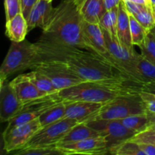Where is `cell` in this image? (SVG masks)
Returning <instances> with one entry per match:
<instances>
[{
	"label": "cell",
	"mask_w": 155,
	"mask_h": 155,
	"mask_svg": "<svg viewBox=\"0 0 155 155\" xmlns=\"http://www.w3.org/2000/svg\"><path fill=\"white\" fill-rule=\"evenodd\" d=\"M34 59L56 62L66 67L85 81L102 82L126 86L129 82L119 72L92 51L53 42L39 40L34 43Z\"/></svg>",
	"instance_id": "6da1fadb"
},
{
	"label": "cell",
	"mask_w": 155,
	"mask_h": 155,
	"mask_svg": "<svg viewBox=\"0 0 155 155\" xmlns=\"http://www.w3.org/2000/svg\"><path fill=\"white\" fill-rule=\"evenodd\" d=\"M83 21L75 0L62 1L57 7L54 8L51 18L42 28L39 40L86 50L83 39Z\"/></svg>",
	"instance_id": "7a4b0ae2"
},
{
	"label": "cell",
	"mask_w": 155,
	"mask_h": 155,
	"mask_svg": "<svg viewBox=\"0 0 155 155\" xmlns=\"http://www.w3.org/2000/svg\"><path fill=\"white\" fill-rule=\"evenodd\" d=\"M140 89L136 86H120L102 82L84 81L75 86L61 89L58 95L63 101H84L105 103L124 95L137 93Z\"/></svg>",
	"instance_id": "3957f363"
},
{
	"label": "cell",
	"mask_w": 155,
	"mask_h": 155,
	"mask_svg": "<svg viewBox=\"0 0 155 155\" xmlns=\"http://www.w3.org/2000/svg\"><path fill=\"white\" fill-rule=\"evenodd\" d=\"M102 30L109 52L113 58L114 69L130 83L140 87L141 82L136 65L138 53L135 49L134 45L127 46L121 43L117 38L113 37L107 30Z\"/></svg>",
	"instance_id": "277c9868"
},
{
	"label": "cell",
	"mask_w": 155,
	"mask_h": 155,
	"mask_svg": "<svg viewBox=\"0 0 155 155\" xmlns=\"http://www.w3.org/2000/svg\"><path fill=\"white\" fill-rule=\"evenodd\" d=\"M36 57L34 43L24 39L22 42H12L7 54L0 68V83L3 85L12 74L30 69Z\"/></svg>",
	"instance_id": "5b68a950"
},
{
	"label": "cell",
	"mask_w": 155,
	"mask_h": 155,
	"mask_svg": "<svg viewBox=\"0 0 155 155\" xmlns=\"http://www.w3.org/2000/svg\"><path fill=\"white\" fill-rule=\"evenodd\" d=\"M145 112L146 110L137 92L120 95L104 104L95 120H120Z\"/></svg>",
	"instance_id": "8992f818"
},
{
	"label": "cell",
	"mask_w": 155,
	"mask_h": 155,
	"mask_svg": "<svg viewBox=\"0 0 155 155\" xmlns=\"http://www.w3.org/2000/svg\"><path fill=\"white\" fill-rule=\"evenodd\" d=\"M78 124L80 122L76 120L64 118L54 124L41 127L30 140L19 150L57 146L65 135Z\"/></svg>",
	"instance_id": "52a82bcc"
},
{
	"label": "cell",
	"mask_w": 155,
	"mask_h": 155,
	"mask_svg": "<svg viewBox=\"0 0 155 155\" xmlns=\"http://www.w3.org/2000/svg\"><path fill=\"white\" fill-rule=\"evenodd\" d=\"M58 92L49 94L24 103L21 111L8 122L7 127L3 133L9 131L16 126L27 124L37 119L50 107L63 101L59 96Z\"/></svg>",
	"instance_id": "ba28073f"
},
{
	"label": "cell",
	"mask_w": 155,
	"mask_h": 155,
	"mask_svg": "<svg viewBox=\"0 0 155 155\" xmlns=\"http://www.w3.org/2000/svg\"><path fill=\"white\" fill-rule=\"evenodd\" d=\"M30 69L37 70L45 74L59 91L85 81L66 67L56 62L34 59Z\"/></svg>",
	"instance_id": "9c48e42d"
},
{
	"label": "cell",
	"mask_w": 155,
	"mask_h": 155,
	"mask_svg": "<svg viewBox=\"0 0 155 155\" xmlns=\"http://www.w3.org/2000/svg\"><path fill=\"white\" fill-rule=\"evenodd\" d=\"M87 124L98 131L100 136L106 138L109 151L136 134L127 129L119 120H94Z\"/></svg>",
	"instance_id": "30bf717a"
},
{
	"label": "cell",
	"mask_w": 155,
	"mask_h": 155,
	"mask_svg": "<svg viewBox=\"0 0 155 155\" xmlns=\"http://www.w3.org/2000/svg\"><path fill=\"white\" fill-rule=\"evenodd\" d=\"M41 127L39 120L37 118L27 124L16 126L2 133L4 151L6 153H13L22 148Z\"/></svg>",
	"instance_id": "8fae6325"
},
{
	"label": "cell",
	"mask_w": 155,
	"mask_h": 155,
	"mask_svg": "<svg viewBox=\"0 0 155 155\" xmlns=\"http://www.w3.org/2000/svg\"><path fill=\"white\" fill-rule=\"evenodd\" d=\"M83 39L87 51L95 53L114 68L113 58L109 52L103 30L99 24L83 21Z\"/></svg>",
	"instance_id": "7c38bea8"
},
{
	"label": "cell",
	"mask_w": 155,
	"mask_h": 155,
	"mask_svg": "<svg viewBox=\"0 0 155 155\" xmlns=\"http://www.w3.org/2000/svg\"><path fill=\"white\" fill-rule=\"evenodd\" d=\"M56 147L63 155H100L109 153L107 141L106 138L102 136L88 138L73 143L61 144Z\"/></svg>",
	"instance_id": "4fadbf2b"
},
{
	"label": "cell",
	"mask_w": 155,
	"mask_h": 155,
	"mask_svg": "<svg viewBox=\"0 0 155 155\" xmlns=\"http://www.w3.org/2000/svg\"><path fill=\"white\" fill-rule=\"evenodd\" d=\"M64 104L65 118L76 120L80 123H89L96 119L104 104L84 101H64Z\"/></svg>",
	"instance_id": "5bb4252c"
},
{
	"label": "cell",
	"mask_w": 155,
	"mask_h": 155,
	"mask_svg": "<svg viewBox=\"0 0 155 155\" xmlns=\"http://www.w3.org/2000/svg\"><path fill=\"white\" fill-rule=\"evenodd\" d=\"M24 103L21 101L9 83L1 85L0 89V119L2 123L8 122L16 116Z\"/></svg>",
	"instance_id": "9a60e30c"
},
{
	"label": "cell",
	"mask_w": 155,
	"mask_h": 155,
	"mask_svg": "<svg viewBox=\"0 0 155 155\" xmlns=\"http://www.w3.org/2000/svg\"><path fill=\"white\" fill-rule=\"evenodd\" d=\"M9 83L21 101L24 103L47 95L38 89L31 80L27 77L26 74L18 76L9 82Z\"/></svg>",
	"instance_id": "2e32d148"
},
{
	"label": "cell",
	"mask_w": 155,
	"mask_h": 155,
	"mask_svg": "<svg viewBox=\"0 0 155 155\" xmlns=\"http://www.w3.org/2000/svg\"><path fill=\"white\" fill-rule=\"evenodd\" d=\"M83 20L91 24H99L106 9L104 0H75Z\"/></svg>",
	"instance_id": "e0dca14e"
},
{
	"label": "cell",
	"mask_w": 155,
	"mask_h": 155,
	"mask_svg": "<svg viewBox=\"0 0 155 155\" xmlns=\"http://www.w3.org/2000/svg\"><path fill=\"white\" fill-rule=\"evenodd\" d=\"M54 8L51 2L47 0H39L30 12L27 18L28 30H33L36 27L43 28L51 18Z\"/></svg>",
	"instance_id": "ac0fdd59"
},
{
	"label": "cell",
	"mask_w": 155,
	"mask_h": 155,
	"mask_svg": "<svg viewBox=\"0 0 155 155\" xmlns=\"http://www.w3.org/2000/svg\"><path fill=\"white\" fill-rule=\"evenodd\" d=\"M28 31L27 21L22 13L6 21L5 34L12 42H19L24 41Z\"/></svg>",
	"instance_id": "d6986e66"
},
{
	"label": "cell",
	"mask_w": 155,
	"mask_h": 155,
	"mask_svg": "<svg viewBox=\"0 0 155 155\" xmlns=\"http://www.w3.org/2000/svg\"><path fill=\"white\" fill-rule=\"evenodd\" d=\"M117 36L121 43L127 46H133L131 41V35H130V15L126 8L123 0L118 6Z\"/></svg>",
	"instance_id": "ffe728a7"
},
{
	"label": "cell",
	"mask_w": 155,
	"mask_h": 155,
	"mask_svg": "<svg viewBox=\"0 0 155 155\" xmlns=\"http://www.w3.org/2000/svg\"><path fill=\"white\" fill-rule=\"evenodd\" d=\"M100 136L98 131L89 126L87 123H80L74 126L60 142L61 144H68L79 142L88 138Z\"/></svg>",
	"instance_id": "44dd1931"
},
{
	"label": "cell",
	"mask_w": 155,
	"mask_h": 155,
	"mask_svg": "<svg viewBox=\"0 0 155 155\" xmlns=\"http://www.w3.org/2000/svg\"><path fill=\"white\" fill-rule=\"evenodd\" d=\"M136 65L141 85L155 81V65L154 64L145 58L142 54L138 53Z\"/></svg>",
	"instance_id": "7402d4cb"
},
{
	"label": "cell",
	"mask_w": 155,
	"mask_h": 155,
	"mask_svg": "<svg viewBox=\"0 0 155 155\" xmlns=\"http://www.w3.org/2000/svg\"><path fill=\"white\" fill-rule=\"evenodd\" d=\"M26 75L38 88V89L45 95L57 93L59 92L58 89L54 86L51 80L40 71L37 70H33L30 72L27 73Z\"/></svg>",
	"instance_id": "603a6c76"
},
{
	"label": "cell",
	"mask_w": 155,
	"mask_h": 155,
	"mask_svg": "<svg viewBox=\"0 0 155 155\" xmlns=\"http://www.w3.org/2000/svg\"><path fill=\"white\" fill-rule=\"evenodd\" d=\"M65 118V104L62 101L44 112L39 117L41 127H43L54 124Z\"/></svg>",
	"instance_id": "cb8c5ba5"
},
{
	"label": "cell",
	"mask_w": 155,
	"mask_h": 155,
	"mask_svg": "<svg viewBox=\"0 0 155 155\" xmlns=\"http://www.w3.org/2000/svg\"><path fill=\"white\" fill-rule=\"evenodd\" d=\"M127 129L134 131L136 133L145 130L148 126L146 112L139 114H134L119 120Z\"/></svg>",
	"instance_id": "d4e9b609"
},
{
	"label": "cell",
	"mask_w": 155,
	"mask_h": 155,
	"mask_svg": "<svg viewBox=\"0 0 155 155\" xmlns=\"http://www.w3.org/2000/svg\"><path fill=\"white\" fill-rule=\"evenodd\" d=\"M118 19V6L106 11L99 21V25L104 30H107L113 37L117 36V25ZM118 39V38H117Z\"/></svg>",
	"instance_id": "484cf974"
},
{
	"label": "cell",
	"mask_w": 155,
	"mask_h": 155,
	"mask_svg": "<svg viewBox=\"0 0 155 155\" xmlns=\"http://www.w3.org/2000/svg\"><path fill=\"white\" fill-rule=\"evenodd\" d=\"M129 15H130V35H131L132 44L134 46L136 45L138 47H140L143 44L147 35L150 31H148L146 29L144 28L143 26L136 19V18L133 15L130 13Z\"/></svg>",
	"instance_id": "4316f807"
},
{
	"label": "cell",
	"mask_w": 155,
	"mask_h": 155,
	"mask_svg": "<svg viewBox=\"0 0 155 155\" xmlns=\"http://www.w3.org/2000/svg\"><path fill=\"white\" fill-rule=\"evenodd\" d=\"M109 153L115 155H145L139 144L130 139L110 148Z\"/></svg>",
	"instance_id": "83f0119b"
},
{
	"label": "cell",
	"mask_w": 155,
	"mask_h": 155,
	"mask_svg": "<svg viewBox=\"0 0 155 155\" xmlns=\"http://www.w3.org/2000/svg\"><path fill=\"white\" fill-rule=\"evenodd\" d=\"M133 16L148 31H151L155 27V8L151 4L146 5Z\"/></svg>",
	"instance_id": "f1b7e54d"
},
{
	"label": "cell",
	"mask_w": 155,
	"mask_h": 155,
	"mask_svg": "<svg viewBox=\"0 0 155 155\" xmlns=\"http://www.w3.org/2000/svg\"><path fill=\"white\" fill-rule=\"evenodd\" d=\"M141 54L155 65V36L151 31L148 33L141 45Z\"/></svg>",
	"instance_id": "f546056e"
},
{
	"label": "cell",
	"mask_w": 155,
	"mask_h": 155,
	"mask_svg": "<svg viewBox=\"0 0 155 155\" xmlns=\"http://www.w3.org/2000/svg\"><path fill=\"white\" fill-rule=\"evenodd\" d=\"M12 154L17 155H56L62 154L57 147H48V148H36L30 149L19 150ZM63 155V154H62Z\"/></svg>",
	"instance_id": "4dcf8cb0"
},
{
	"label": "cell",
	"mask_w": 155,
	"mask_h": 155,
	"mask_svg": "<svg viewBox=\"0 0 155 155\" xmlns=\"http://www.w3.org/2000/svg\"><path fill=\"white\" fill-rule=\"evenodd\" d=\"M4 6L6 21L21 13V0H5Z\"/></svg>",
	"instance_id": "1f68e13d"
},
{
	"label": "cell",
	"mask_w": 155,
	"mask_h": 155,
	"mask_svg": "<svg viewBox=\"0 0 155 155\" xmlns=\"http://www.w3.org/2000/svg\"><path fill=\"white\" fill-rule=\"evenodd\" d=\"M130 139L137 143L151 144L155 145V130H145L136 133Z\"/></svg>",
	"instance_id": "d6a6232c"
},
{
	"label": "cell",
	"mask_w": 155,
	"mask_h": 155,
	"mask_svg": "<svg viewBox=\"0 0 155 155\" xmlns=\"http://www.w3.org/2000/svg\"><path fill=\"white\" fill-rule=\"evenodd\" d=\"M139 95L146 111L155 113V94L146 91L139 90Z\"/></svg>",
	"instance_id": "836d02e7"
},
{
	"label": "cell",
	"mask_w": 155,
	"mask_h": 155,
	"mask_svg": "<svg viewBox=\"0 0 155 155\" xmlns=\"http://www.w3.org/2000/svg\"><path fill=\"white\" fill-rule=\"evenodd\" d=\"M38 1L39 0H21V13L26 19L28 18L30 12L33 8L35 5L38 2Z\"/></svg>",
	"instance_id": "e575fe53"
},
{
	"label": "cell",
	"mask_w": 155,
	"mask_h": 155,
	"mask_svg": "<svg viewBox=\"0 0 155 155\" xmlns=\"http://www.w3.org/2000/svg\"><path fill=\"white\" fill-rule=\"evenodd\" d=\"M123 1H124L127 12L133 15H135L136 14H137L138 12H140V11L146 5L140 4V3L133 2L124 1V0H123Z\"/></svg>",
	"instance_id": "d590c367"
},
{
	"label": "cell",
	"mask_w": 155,
	"mask_h": 155,
	"mask_svg": "<svg viewBox=\"0 0 155 155\" xmlns=\"http://www.w3.org/2000/svg\"><path fill=\"white\" fill-rule=\"evenodd\" d=\"M139 146L145 155H155V145L151 144L139 143Z\"/></svg>",
	"instance_id": "8d00e7d4"
},
{
	"label": "cell",
	"mask_w": 155,
	"mask_h": 155,
	"mask_svg": "<svg viewBox=\"0 0 155 155\" xmlns=\"http://www.w3.org/2000/svg\"><path fill=\"white\" fill-rule=\"evenodd\" d=\"M140 90L146 91V92H151V93L155 94V81L150 82V83H145L140 86Z\"/></svg>",
	"instance_id": "74e56055"
},
{
	"label": "cell",
	"mask_w": 155,
	"mask_h": 155,
	"mask_svg": "<svg viewBox=\"0 0 155 155\" xmlns=\"http://www.w3.org/2000/svg\"><path fill=\"white\" fill-rule=\"evenodd\" d=\"M104 4H105V7L107 10L111 9L113 8L117 7L119 6L120 3L121 2L122 0H104Z\"/></svg>",
	"instance_id": "f35d334b"
},
{
	"label": "cell",
	"mask_w": 155,
	"mask_h": 155,
	"mask_svg": "<svg viewBox=\"0 0 155 155\" xmlns=\"http://www.w3.org/2000/svg\"><path fill=\"white\" fill-rule=\"evenodd\" d=\"M147 117H148V126L155 125V113H151V112L146 111Z\"/></svg>",
	"instance_id": "ab89813d"
},
{
	"label": "cell",
	"mask_w": 155,
	"mask_h": 155,
	"mask_svg": "<svg viewBox=\"0 0 155 155\" xmlns=\"http://www.w3.org/2000/svg\"><path fill=\"white\" fill-rule=\"evenodd\" d=\"M145 130H155V125H151L149 126V127H147Z\"/></svg>",
	"instance_id": "60d3db41"
},
{
	"label": "cell",
	"mask_w": 155,
	"mask_h": 155,
	"mask_svg": "<svg viewBox=\"0 0 155 155\" xmlns=\"http://www.w3.org/2000/svg\"><path fill=\"white\" fill-rule=\"evenodd\" d=\"M150 2H151V4L152 5V6H154L155 8V0H150Z\"/></svg>",
	"instance_id": "b9f144b4"
},
{
	"label": "cell",
	"mask_w": 155,
	"mask_h": 155,
	"mask_svg": "<svg viewBox=\"0 0 155 155\" xmlns=\"http://www.w3.org/2000/svg\"><path fill=\"white\" fill-rule=\"evenodd\" d=\"M151 33H153V34H154V36H155V27H154V28H153V29H152V30H151Z\"/></svg>",
	"instance_id": "7bdbcfd3"
},
{
	"label": "cell",
	"mask_w": 155,
	"mask_h": 155,
	"mask_svg": "<svg viewBox=\"0 0 155 155\" xmlns=\"http://www.w3.org/2000/svg\"><path fill=\"white\" fill-rule=\"evenodd\" d=\"M62 1H71V0H62Z\"/></svg>",
	"instance_id": "ee69618b"
},
{
	"label": "cell",
	"mask_w": 155,
	"mask_h": 155,
	"mask_svg": "<svg viewBox=\"0 0 155 155\" xmlns=\"http://www.w3.org/2000/svg\"><path fill=\"white\" fill-rule=\"evenodd\" d=\"M47 1H48V2H52V0H47Z\"/></svg>",
	"instance_id": "f6af8a7d"
}]
</instances>
